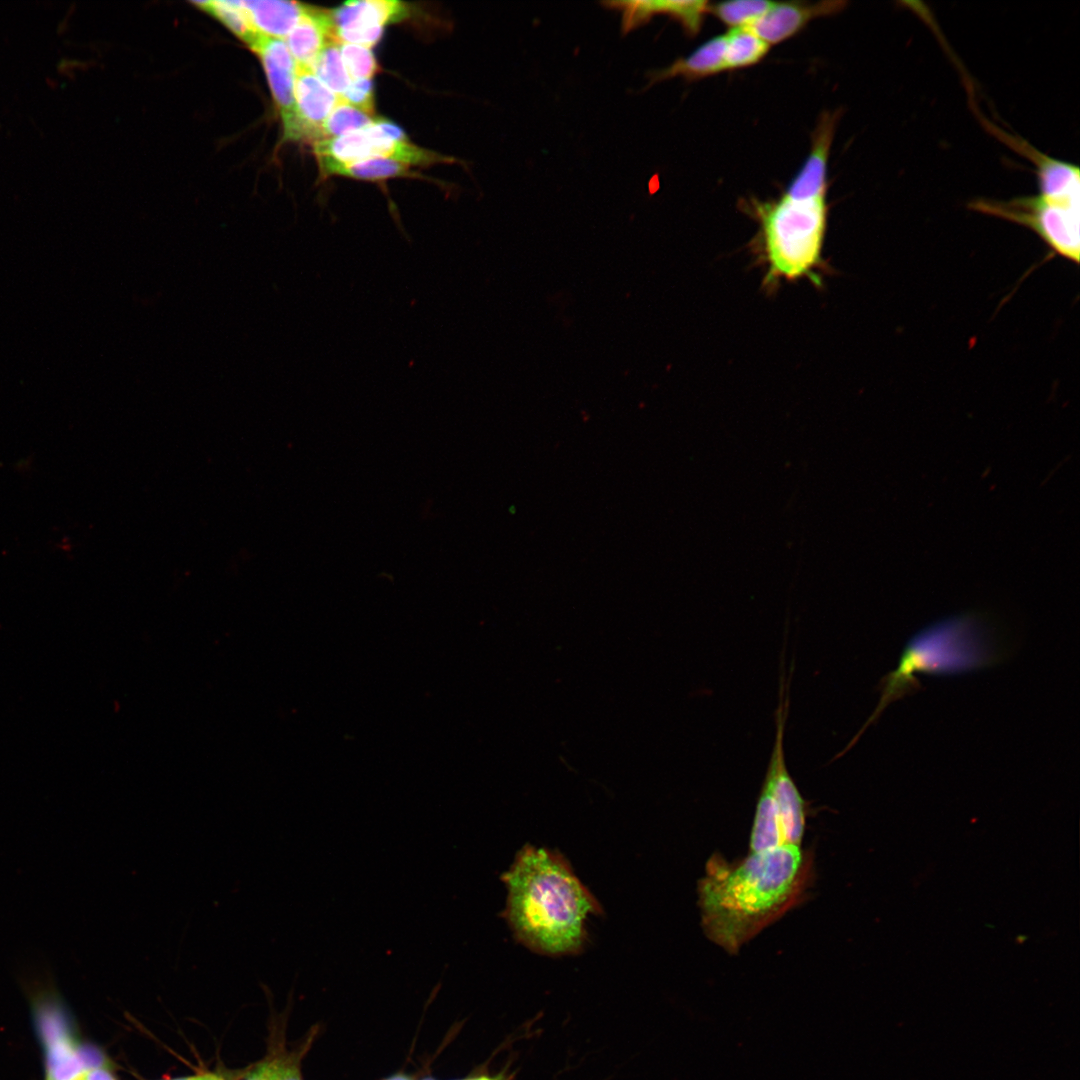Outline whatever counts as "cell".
<instances>
[{"label":"cell","instance_id":"obj_7","mask_svg":"<svg viewBox=\"0 0 1080 1080\" xmlns=\"http://www.w3.org/2000/svg\"><path fill=\"white\" fill-rule=\"evenodd\" d=\"M781 679L780 703L776 710V737L765 778L768 780L779 812L783 843L800 846L805 829V802L791 778L784 755L783 740L788 712Z\"/></svg>","mask_w":1080,"mask_h":1080},{"label":"cell","instance_id":"obj_25","mask_svg":"<svg viewBox=\"0 0 1080 1080\" xmlns=\"http://www.w3.org/2000/svg\"><path fill=\"white\" fill-rule=\"evenodd\" d=\"M305 1046L294 1051L278 1050L264 1060L267 1080H303L300 1061L305 1053Z\"/></svg>","mask_w":1080,"mask_h":1080},{"label":"cell","instance_id":"obj_1","mask_svg":"<svg viewBox=\"0 0 1080 1080\" xmlns=\"http://www.w3.org/2000/svg\"><path fill=\"white\" fill-rule=\"evenodd\" d=\"M811 873L812 856L795 845L750 853L736 862L713 854L697 885L705 935L737 953L800 902Z\"/></svg>","mask_w":1080,"mask_h":1080},{"label":"cell","instance_id":"obj_29","mask_svg":"<svg viewBox=\"0 0 1080 1080\" xmlns=\"http://www.w3.org/2000/svg\"><path fill=\"white\" fill-rule=\"evenodd\" d=\"M195 1080H224V1079L222 1077L216 1075V1074L205 1073V1074L196 1075Z\"/></svg>","mask_w":1080,"mask_h":1080},{"label":"cell","instance_id":"obj_12","mask_svg":"<svg viewBox=\"0 0 1080 1080\" xmlns=\"http://www.w3.org/2000/svg\"><path fill=\"white\" fill-rule=\"evenodd\" d=\"M408 5L395 0L347 1L330 10L334 34L338 31L368 32L408 17Z\"/></svg>","mask_w":1080,"mask_h":1080},{"label":"cell","instance_id":"obj_15","mask_svg":"<svg viewBox=\"0 0 1080 1080\" xmlns=\"http://www.w3.org/2000/svg\"><path fill=\"white\" fill-rule=\"evenodd\" d=\"M242 5L257 34L277 39L287 37L307 8L299 2L282 0H246Z\"/></svg>","mask_w":1080,"mask_h":1080},{"label":"cell","instance_id":"obj_26","mask_svg":"<svg viewBox=\"0 0 1080 1080\" xmlns=\"http://www.w3.org/2000/svg\"><path fill=\"white\" fill-rule=\"evenodd\" d=\"M370 116L374 115V88L371 79H354L344 94L339 97Z\"/></svg>","mask_w":1080,"mask_h":1080},{"label":"cell","instance_id":"obj_28","mask_svg":"<svg viewBox=\"0 0 1080 1080\" xmlns=\"http://www.w3.org/2000/svg\"><path fill=\"white\" fill-rule=\"evenodd\" d=\"M241 1080H267L264 1060L255 1065Z\"/></svg>","mask_w":1080,"mask_h":1080},{"label":"cell","instance_id":"obj_2","mask_svg":"<svg viewBox=\"0 0 1080 1080\" xmlns=\"http://www.w3.org/2000/svg\"><path fill=\"white\" fill-rule=\"evenodd\" d=\"M838 113L819 119L808 157L776 199L749 200L746 210L757 221V246L766 265L764 284L808 278L821 284L827 229V164Z\"/></svg>","mask_w":1080,"mask_h":1080},{"label":"cell","instance_id":"obj_8","mask_svg":"<svg viewBox=\"0 0 1080 1080\" xmlns=\"http://www.w3.org/2000/svg\"><path fill=\"white\" fill-rule=\"evenodd\" d=\"M36 1008L46 1058L45 1080H81L90 1067L88 1054L74 1042L54 998L48 996Z\"/></svg>","mask_w":1080,"mask_h":1080},{"label":"cell","instance_id":"obj_31","mask_svg":"<svg viewBox=\"0 0 1080 1080\" xmlns=\"http://www.w3.org/2000/svg\"><path fill=\"white\" fill-rule=\"evenodd\" d=\"M464 1080H496V1079L490 1078V1077H487V1076H479V1077H474V1078H469V1079H464Z\"/></svg>","mask_w":1080,"mask_h":1080},{"label":"cell","instance_id":"obj_32","mask_svg":"<svg viewBox=\"0 0 1080 1080\" xmlns=\"http://www.w3.org/2000/svg\"><path fill=\"white\" fill-rule=\"evenodd\" d=\"M195 1079H196V1075L195 1076H190V1077L175 1078V1079H171V1080H195Z\"/></svg>","mask_w":1080,"mask_h":1080},{"label":"cell","instance_id":"obj_33","mask_svg":"<svg viewBox=\"0 0 1080 1080\" xmlns=\"http://www.w3.org/2000/svg\"><path fill=\"white\" fill-rule=\"evenodd\" d=\"M423 1080H434V1079H432V1078H425V1079H423Z\"/></svg>","mask_w":1080,"mask_h":1080},{"label":"cell","instance_id":"obj_20","mask_svg":"<svg viewBox=\"0 0 1080 1080\" xmlns=\"http://www.w3.org/2000/svg\"><path fill=\"white\" fill-rule=\"evenodd\" d=\"M193 4L214 16L250 48L256 42L259 34L252 28L242 1H196Z\"/></svg>","mask_w":1080,"mask_h":1080},{"label":"cell","instance_id":"obj_13","mask_svg":"<svg viewBox=\"0 0 1080 1080\" xmlns=\"http://www.w3.org/2000/svg\"><path fill=\"white\" fill-rule=\"evenodd\" d=\"M286 38L296 65L311 68L325 45L337 41L330 10L307 5Z\"/></svg>","mask_w":1080,"mask_h":1080},{"label":"cell","instance_id":"obj_19","mask_svg":"<svg viewBox=\"0 0 1080 1080\" xmlns=\"http://www.w3.org/2000/svg\"><path fill=\"white\" fill-rule=\"evenodd\" d=\"M727 70L746 68L759 63L770 45L748 27L734 28L725 34Z\"/></svg>","mask_w":1080,"mask_h":1080},{"label":"cell","instance_id":"obj_14","mask_svg":"<svg viewBox=\"0 0 1080 1080\" xmlns=\"http://www.w3.org/2000/svg\"><path fill=\"white\" fill-rule=\"evenodd\" d=\"M725 49V35L714 37L687 57L679 58L666 68L650 72L649 82L653 84L676 76L695 80L726 71Z\"/></svg>","mask_w":1080,"mask_h":1080},{"label":"cell","instance_id":"obj_11","mask_svg":"<svg viewBox=\"0 0 1080 1080\" xmlns=\"http://www.w3.org/2000/svg\"><path fill=\"white\" fill-rule=\"evenodd\" d=\"M844 5L842 1L773 2L771 8L748 28L768 45H773L794 36L812 19L834 14Z\"/></svg>","mask_w":1080,"mask_h":1080},{"label":"cell","instance_id":"obj_21","mask_svg":"<svg viewBox=\"0 0 1080 1080\" xmlns=\"http://www.w3.org/2000/svg\"><path fill=\"white\" fill-rule=\"evenodd\" d=\"M313 73L338 97H341L351 83L340 52V43L330 41L325 45L314 61Z\"/></svg>","mask_w":1080,"mask_h":1080},{"label":"cell","instance_id":"obj_5","mask_svg":"<svg viewBox=\"0 0 1080 1080\" xmlns=\"http://www.w3.org/2000/svg\"><path fill=\"white\" fill-rule=\"evenodd\" d=\"M968 208L1027 227L1055 255L1079 263L1080 199H1058L1038 193L1009 200L977 198L968 203Z\"/></svg>","mask_w":1080,"mask_h":1080},{"label":"cell","instance_id":"obj_6","mask_svg":"<svg viewBox=\"0 0 1080 1080\" xmlns=\"http://www.w3.org/2000/svg\"><path fill=\"white\" fill-rule=\"evenodd\" d=\"M317 158L351 163L372 158L392 159L407 165L454 163L455 159L410 143L403 130L386 119H375L362 129L313 144Z\"/></svg>","mask_w":1080,"mask_h":1080},{"label":"cell","instance_id":"obj_10","mask_svg":"<svg viewBox=\"0 0 1080 1080\" xmlns=\"http://www.w3.org/2000/svg\"><path fill=\"white\" fill-rule=\"evenodd\" d=\"M294 100L297 118V141L314 144L322 140L323 124L336 105L338 96L311 70L296 65Z\"/></svg>","mask_w":1080,"mask_h":1080},{"label":"cell","instance_id":"obj_23","mask_svg":"<svg viewBox=\"0 0 1080 1080\" xmlns=\"http://www.w3.org/2000/svg\"><path fill=\"white\" fill-rule=\"evenodd\" d=\"M373 116L338 97V101L322 127V140L335 138L362 129L374 122Z\"/></svg>","mask_w":1080,"mask_h":1080},{"label":"cell","instance_id":"obj_27","mask_svg":"<svg viewBox=\"0 0 1080 1080\" xmlns=\"http://www.w3.org/2000/svg\"><path fill=\"white\" fill-rule=\"evenodd\" d=\"M81 1080H117L114 1074L103 1064L88 1068Z\"/></svg>","mask_w":1080,"mask_h":1080},{"label":"cell","instance_id":"obj_3","mask_svg":"<svg viewBox=\"0 0 1080 1080\" xmlns=\"http://www.w3.org/2000/svg\"><path fill=\"white\" fill-rule=\"evenodd\" d=\"M502 879L508 891L504 917L521 944L550 956L583 949L585 921L602 908L560 853L527 844Z\"/></svg>","mask_w":1080,"mask_h":1080},{"label":"cell","instance_id":"obj_30","mask_svg":"<svg viewBox=\"0 0 1080 1080\" xmlns=\"http://www.w3.org/2000/svg\"><path fill=\"white\" fill-rule=\"evenodd\" d=\"M386 1080H411V1079H409V1078H408L407 1076H405V1075H401V1074H400V1075H395V1076H393V1077H390V1078H388V1079H386Z\"/></svg>","mask_w":1080,"mask_h":1080},{"label":"cell","instance_id":"obj_16","mask_svg":"<svg viewBox=\"0 0 1080 1080\" xmlns=\"http://www.w3.org/2000/svg\"><path fill=\"white\" fill-rule=\"evenodd\" d=\"M323 176L339 175L361 180L378 181L394 177H417L409 165L385 158H372L351 163H341L317 158Z\"/></svg>","mask_w":1080,"mask_h":1080},{"label":"cell","instance_id":"obj_9","mask_svg":"<svg viewBox=\"0 0 1080 1080\" xmlns=\"http://www.w3.org/2000/svg\"><path fill=\"white\" fill-rule=\"evenodd\" d=\"M261 60L272 96L281 115L284 137L297 141L294 100L296 62L282 39L259 35L250 48Z\"/></svg>","mask_w":1080,"mask_h":1080},{"label":"cell","instance_id":"obj_17","mask_svg":"<svg viewBox=\"0 0 1080 1080\" xmlns=\"http://www.w3.org/2000/svg\"><path fill=\"white\" fill-rule=\"evenodd\" d=\"M784 845L778 808L770 784L764 778L750 836V852Z\"/></svg>","mask_w":1080,"mask_h":1080},{"label":"cell","instance_id":"obj_4","mask_svg":"<svg viewBox=\"0 0 1080 1080\" xmlns=\"http://www.w3.org/2000/svg\"><path fill=\"white\" fill-rule=\"evenodd\" d=\"M994 629L977 615L964 614L935 622L905 645L898 667L880 681L881 697L843 755L892 702L920 690L914 673L956 674L991 666L1004 656Z\"/></svg>","mask_w":1080,"mask_h":1080},{"label":"cell","instance_id":"obj_18","mask_svg":"<svg viewBox=\"0 0 1080 1080\" xmlns=\"http://www.w3.org/2000/svg\"><path fill=\"white\" fill-rule=\"evenodd\" d=\"M707 1H633L631 15L633 19L642 24L657 13H667L676 18L683 25L688 34H697L703 17L708 13Z\"/></svg>","mask_w":1080,"mask_h":1080},{"label":"cell","instance_id":"obj_22","mask_svg":"<svg viewBox=\"0 0 1080 1080\" xmlns=\"http://www.w3.org/2000/svg\"><path fill=\"white\" fill-rule=\"evenodd\" d=\"M773 2L763 0H735L708 5V13H712L721 22L734 28L750 27L762 17L772 6Z\"/></svg>","mask_w":1080,"mask_h":1080},{"label":"cell","instance_id":"obj_24","mask_svg":"<svg viewBox=\"0 0 1080 1080\" xmlns=\"http://www.w3.org/2000/svg\"><path fill=\"white\" fill-rule=\"evenodd\" d=\"M340 52L351 80L371 79L379 70L376 58L370 48L341 43Z\"/></svg>","mask_w":1080,"mask_h":1080}]
</instances>
